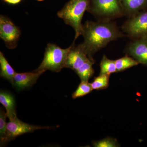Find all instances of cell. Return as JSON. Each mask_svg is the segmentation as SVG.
I'll return each instance as SVG.
<instances>
[{
  "label": "cell",
  "instance_id": "e0dca14e",
  "mask_svg": "<svg viewBox=\"0 0 147 147\" xmlns=\"http://www.w3.org/2000/svg\"><path fill=\"white\" fill-rule=\"evenodd\" d=\"M110 75L100 74L94 78V80L90 83L93 90H100L105 89L109 86Z\"/></svg>",
  "mask_w": 147,
  "mask_h": 147
},
{
  "label": "cell",
  "instance_id": "ac0fdd59",
  "mask_svg": "<svg viewBox=\"0 0 147 147\" xmlns=\"http://www.w3.org/2000/svg\"><path fill=\"white\" fill-rule=\"evenodd\" d=\"M90 83L88 82L81 81L77 89L74 92L72 95L73 99L82 97L90 93L93 90Z\"/></svg>",
  "mask_w": 147,
  "mask_h": 147
},
{
  "label": "cell",
  "instance_id": "52a82bcc",
  "mask_svg": "<svg viewBox=\"0 0 147 147\" xmlns=\"http://www.w3.org/2000/svg\"><path fill=\"white\" fill-rule=\"evenodd\" d=\"M50 128L49 126H37L26 123L16 117L9 119L7 123L5 144L22 134L33 132L37 129Z\"/></svg>",
  "mask_w": 147,
  "mask_h": 147
},
{
  "label": "cell",
  "instance_id": "d6986e66",
  "mask_svg": "<svg viewBox=\"0 0 147 147\" xmlns=\"http://www.w3.org/2000/svg\"><path fill=\"white\" fill-rule=\"evenodd\" d=\"M6 112H5L2 108L0 110V140L1 145L5 144L6 132L7 123L6 121L7 117Z\"/></svg>",
  "mask_w": 147,
  "mask_h": 147
},
{
  "label": "cell",
  "instance_id": "7a4b0ae2",
  "mask_svg": "<svg viewBox=\"0 0 147 147\" xmlns=\"http://www.w3.org/2000/svg\"><path fill=\"white\" fill-rule=\"evenodd\" d=\"M89 2L90 0H69L57 13L58 17L75 30L74 41L82 35V18L85 11H88Z\"/></svg>",
  "mask_w": 147,
  "mask_h": 147
},
{
  "label": "cell",
  "instance_id": "30bf717a",
  "mask_svg": "<svg viewBox=\"0 0 147 147\" xmlns=\"http://www.w3.org/2000/svg\"><path fill=\"white\" fill-rule=\"evenodd\" d=\"M45 72L44 71L16 73L13 77L12 86L18 90L24 89L31 87L36 83L40 75Z\"/></svg>",
  "mask_w": 147,
  "mask_h": 147
},
{
  "label": "cell",
  "instance_id": "3957f363",
  "mask_svg": "<svg viewBox=\"0 0 147 147\" xmlns=\"http://www.w3.org/2000/svg\"><path fill=\"white\" fill-rule=\"evenodd\" d=\"M88 11L98 21H111L125 16L121 0H90Z\"/></svg>",
  "mask_w": 147,
  "mask_h": 147
},
{
  "label": "cell",
  "instance_id": "5b68a950",
  "mask_svg": "<svg viewBox=\"0 0 147 147\" xmlns=\"http://www.w3.org/2000/svg\"><path fill=\"white\" fill-rule=\"evenodd\" d=\"M122 28L133 40L147 37V11H143L129 17Z\"/></svg>",
  "mask_w": 147,
  "mask_h": 147
},
{
  "label": "cell",
  "instance_id": "8fae6325",
  "mask_svg": "<svg viewBox=\"0 0 147 147\" xmlns=\"http://www.w3.org/2000/svg\"><path fill=\"white\" fill-rule=\"evenodd\" d=\"M125 16L130 17L145 10L147 0H121Z\"/></svg>",
  "mask_w": 147,
  "mask_h": 147
},
{
  "label": "cell",
  "instance_id": "8992f818",
  "mask_svg": "<svg viewBox=\"0 0 147 147\" xmlns=\"http://www.w3.org/2000/svg\"><path fill=\"white\" fill-rule=\"evenodd\" d=\"M21 31L10 18L4 15L0 16V37L3 40L6 46L9 49L16 48Z\"/></svg>",
  "mask_w": 147,
  "mask_h": 147
},
{
  "label": "cell",
  "instance_id": "5bb4252c",
  "mask_svg": "<svg viewBox=\"0 0 147 147\" xmlns=\"http://www.w3.org/2000/svg\"><path fill=\"white\" fill-rule=\"evenodd\" d=\"M94 63L93 58L90 59L75 71L81 81L88 82L90 78L93 75L94 70L93 68V65Z\"/></svg>",
  "mask_w": 147,
  "mask_h": 147
},
{
  "label": "cell",
  "instance_id": "2e32d148",
  "mask_svg": "<svg viewBox=\"0 0 147 147\" xmlns=\"http://www.w3.org/2000/svg\"><path fill=\"white\" fill-rule=\"evenodd\" d=\"M100 74H108L117 72V68L115 60L108 59L104 55L100 61Z\"/></svg>",
  "mask_w": 147,
  "mask_h": 147
},
{
  "label": "cell",
  "instance_id": "6da1fadb",
  "mask_svg": "<svg viewBox=\"0 0 147 147\" xmlns=\"http://www.w3.org/2000/svg\"><path fill=\"white\" fill-rule=\"evenodd\" d=\"M82 35L84 41L79 45L91 57L109 42L124 36L117 24L111 21H86Z\"/></svg>",
  "mask_w": 147,
  "mask_h": 147
},
{
  "label": "cell",
  "instance_id": "9c48e42d",
  "mask_svg": "<svg viewBox=\"0 0 147 147\" xmlns=\"http://www.w3.org/2000/svg\"><path fill=\"white\" fill-rule=\"evenodd\" d=\"M126 53L139 63L147 65V37L133 40L127 47Z\"/></svg>",
  "mask_w": 147,
  "mask_h": 147
},
{
  "label": "cell",
  "instance_id": "ffe728a7",
  "mask_svg": "<svg viewBox=\"0 0 147 147\" xmlns=\"http://www.w3.org/2000/svg\"><path fill=\"white\" fill-rule=\"evenodd\" d=\"M93 146L95 147H117L119 144L116 139L112 137H106L100 141L93 143Z\"/></svg>",
  "mask_w": 147,
  "mask_h": 147
},
{
  "label": "cell",
  "instance_id": "7c38bea8",
  "mask_svg": "<svg viewBox=\"0 0 147 147\" xmlns=\"http://www.w3.org/2000/svg\"><path fill=\"white\" fill-rule=\"evenodd\" d=\"M0 102L5 108L7 117L9 119L17 117L15 99L10 93L1 90L0 92Z\"/></svg>",
  "mask_w": 147,
  "mask_h": 147
},
{
  "label": "cell",
  "instance_id": "277c9868",
  "mask_svg": "<svg viewBox=\"0 0 147 147\" xmlns=\"http://www.w3.org/2000/svg\"><path fill=\"white\" fill-rule=\"evenodd\" d=\"M71 46L63 49L53 43H48L45 48L44 58L39 66L34 71L50 70L59 72L65 67V63Z\"/></svg>",
  "mask_w": 147,
  "mask_h": 147
},
{
  "label": "cell",
  "instance_id": "44dd1931",
  "mask_svg": "<svg viewBox=\"0 0 147 147\" xmlns=\"http://www.w3.org/2000/svg\"><path fill=\"white\" fill-rule=\"evenodd\" d=\"M5 3L10 5H15L20 3L22 1V0H3Z\"/></svg>",
  "mask_w": 147,
  "mask_h": 147
},
{
  "label": "cell",
  "instance_id": "ba28073f",
  "mask_svg": "<svg viewBox=\"0 0 147 147\" xmlns=\"http://www.w3.org/2000/svg\"><path fill=\"white\" fill-rule=\"evenodd\" d=\"M92 58L88 56L80 45L75 46L74 41L67 55L65 67L76 71L86 62Z\"/></svg>",
  "mask_w": 147,
  "mask_h": 147
},
{
  "label": "cell",
  "instance_id": "9a60e30c",
  "mask_svg": "<svg viewBox=\"0 0 147 147\" xmlns=\"http://www.w3.org/2000/svg\"><path fill=\"white\" fill-rule=\"evenodd\" d=\"M115 61L117 72L124 71L129 68L137 66L139 64L134 58L129 57L127 55Z\"/></svg>",
  "mask_w": 147,
  "mask_h": 147
},
{
  "label": "cell",
  "instance_id": "7402d4cb",
  "mask_svg": "<svg viewBox=\"0 0 147 147\" xmlns=\"http://www.w3.org/2000/svg\"><path fill=\"white\" fill-rule=\"evenodd\" d=\"M37 1H44V0H37Z\"/></svg>",
  "mask_w": 147,
  "mask_h": 147
},
{
  "label": "cell",
  "instance_id": "4fadbf2b",
  "mask_svg": "<svg viewBox=\"0 0 147 147\" xmlns=\"http://www.w3.org/2000/svg\"><path fill=\"white\" fill-rule=\"evenodd\" d=\"M0 67L1 77L8 80L12 84L16 72L9 64L2 52H0Z\"/></svg>",
  "mask_w": 147,
  "mask_h": 147
}]
</instances>
